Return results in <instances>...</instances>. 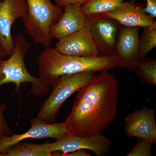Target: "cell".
Masks as SVG:
<instances>
[{
  "instance_id": "obj_14",
  "label": "cell",
  "mask_w": 156,
  "mask_h": 156,
  "mask_svg": "<svg viewBox=\"0 0 156 156\" xmlns=\"http://www.w3.org/2000/svg\"><path fill=\"white\" fill-rule=\"evenodd\" d=\"M61 17L50 30L52 38L59 40L66 37L83 28L88 17L84 14L81 5L70 4L66 6Z\"/></svg>"
},
{
  "instance_id": "obj_6",
  "label": "cell",
  "mask_w": 156,
  "mask_h": 156,
  "mask_svg": "<svg viewBox=\"0 0 156 156\" xmlns=\"http://www.w3.org/2000/svg\"><path fill=\"white\" fill-rule=\"evenodd\" d=\"M112 142L107 136L101 134L90 137H83L67 133L64 136L50 144L51 152H61L58 156H66L80 150H89L98 156L106 155L109 152Z\"/></svg>"
},
{
  "instance_id": "obj_24",
  "label": "cell",
  "mask_w": 156,
  "mask_h": 156,
  "mask_svg": "<svg viewBox=\"0 0 156 156\" xmlns=\"http://www.w3.org/2000/svg\"><path fill=\"white\" fill-rule=\"evenodd\" d=\"M6 57H7L5 53V51L3 50L2 47V45L0 44V58H5Z\"/></svg>"
},
{
  "instance_id": "obj_9",
  "label": "cell",
  "mask_w": 156,
  "mask_h": 156,
  "mask_svg": "<svg viewBox=\"0 0 156 156\" xmlns=\"http://www.w3.org/2000/svg\"><path fill=\"white\" fill-rule=\"evenodd\" d=\"M140 27L120 25L115 45V56L119 68L134 70L139 61Z\"/></svg>"
},
{
  "instance_id": "obj_1",
  "label": "cell",
  "mask_w": 156,
  "mask_h": 156,
  "mask_svg": "<svg viewBox=\"0 0 156 156\" xmlns=\"http://www.w3.org/2000/svg\"><path fill=\"white\" fill-rule=\"evenodd\" d=\"M78 92L71 112L64 121L67 133L83 137L100 134L116 116L119 95L116 78L102 72Z\"/></svg>"
},
{
  "instance_id": "obj_20",
  "label": "cell",
  "mask_w": 156,
  "mask_h": 156,
  "mask_svg": "<svg viewBox=\"0 0 156 156\" xmlns=\"http://www.w3.org/2000/svg\"><path fill=\"white\" fill-rule=\"evenodd\" d=\"M8 106L5 103H0V136H9L14 134L4 115Z\"/></svg>"
},
{
  "instance_id": "obj_16",
  "label": "cell",
  "mask_w": 156,
  "mask_h": 156,
  "mask_svg": "<svg viewBox=\"0 0 156 156\" xmlns=\"http://www.w3.org/2000/svg\"><path fill=\"white\" fill-rule=\"evenodd\" d=\"M126 0H86L81 9L89 18L104 17L113 11Z\"/></svg>"
},
{
  "instance_id": "obj_21",
  "label": "cell",
  "mask_w": 156,
  "mask_h": 156,
  "mask_svg": "<svg viewBox=\"0 0 156 156\" xmlns=\"http://www.w3.org/2000/svg\"><path fill=\"white\" fill-rule=\"evenodd\" d=\"M146 6L144 7V11L150 14L154 18L156 17V0H145Z\"/></svg>"
},
{
  "instance_id": "obj_3",
  "label": "cell",
  "mask_w": 156,
  "mask_h": 156,
  "mask_svg": "<svg viewBox=\"0 0 156 156\" xmlns=\"http://www.w3.org/2000/svg\"><path fill=\"white\" fill-rule=\"evenodd\" d=\"M14 48L8 59L0 58V87L13 83L15 91L19 93L20 85L30 83V92L34 95L44 97L48 94L50 86L46 85L39 77L30 74L26 67L24 58L29 51L30 44L24 37L17 35L14 38Z\"/></svg>"
},
{
  "instance_id": "obj_7",
  "label": "cell",
  "mask_w": 156,
  "mask_h": 156,
  "mask_svg": "<svg viewBox=\"0 0 156 156\" xmlns=\"http://www.w3.org/2000/svg\"><path fill=\"white\" fill-rule=\"evenodd\" d=\"M30 123V128L23 134L0 136V156L11 146L23 140L50 138L57 140L67 133L64 122L48 123L36 118L31 119Z\"/></svg>"
},
{
  "instance_id": "obj_12",
  "label": "cell",
  "mask_w": 156,
  "mask_h": 156,
  "mask_svg": "<svg viewBox=\"0 0 156 156\" xmlns=\"http://www.w3.org/2000/svg\"><path fill=\"white\" fill-rule=\"evenodd\" d=\"M126 135L156 143V124L154 109L144 106L129 114L125 119Z\"/></svg>"
},
{
  "instance_id": "obj_5",
  "label": "cell",
  "mask_w": 156,
  "mask_h": 156,
  "mask_svg": "<svg viewBox=\"0 0 156 156\" xmlns=\"http://www.w3.org/2000/svg\"><path fill=\"white\" fill-rule=\"evenodd\" d=\"M94 73L83 72L62 76L56 79L51 84V93L39 108L37 118L46 123H53L63 104L73 93L88 83Z\"/></svg>"
},
{
  "instance_id": "obj_11",
  "label": "cell",
  "mask_w": 156,
  "mask_h": 156,
  "mask_svg": "<svg viewBox=\"0 0 156 156\" xmlns=\"http://www.w3.org/2000/svg\"><path fill=\"white\" fill-rule=\"evenodd\" d=\"M58 53L76 56H91L99 54L87 22L82 29L58 40L55 45Z\"/></svg>"
},
{
  "instance_id": "obj_13",
  "label": "cell",
  "mask_w": 156,
  "mask_h": 156,
  "mask_svg": "<svg viewBox=\"0 0 156 156\" xmlns=\"http://www.w3.org/2000/svg\"><path fill=\"white\" fill-rule=\"evenodd\" d=\"M144 7L135 1L122 3L113 11L105 16L119 23L120 25L128 27H146L150 25L154 18L144 11Z\"/></svg>"
},
{
  "instance_id": "obj_15",
  "label": "cell",
  "mask_w": 156,
  "mask_h": 156,
  "mask_svg": "<svg viewBox=\"0 0 156 156\" xmlns=\"http://www.w3.org/2000/svg\"><path fill=\"white\" fill-rule=\"evenodd\" d=\"M50 144H39L20 141L9 148L0 156H53L50 151Z\"/></svg>"
},
{
  "instance_id": "obj_10",
  "label": "cell",
  "mask_w": 156,
  "mask_h": 156,
  "mask_svg": "<svg viewBox=\"0 0 156 156\" xmlns=\"http://www.w3.org/2000/svg\"><path fill=\"white\" fill-rule=\"evenodd\" d=\"M93 40L100 55L115 56V45L120 25L109 17H94L88 19Z\"/></svg>"
},
{
  "instance_id": "obj_17",
  "label": "cell",
  "mask_w": 156,
  "mask_h": 156,
  "mask_svg": "<svg viewBox=\"0 0 156 156\" xmlns=\"http://www.w3.org/2000/svg\"><path fill=\"white\" fill-rule=\"evenodd\" d=\"M135 74L143 83L150 85L156 84V58H146L140 59L134 69Z\"/></svg>"
},
{
  "instance_id": "obj_2",
  "label": "cell",
  "mask_w": 156,
  "mask_h": 156,
  "mask_svg": "<svg viewBox=\"0 0 156 156\" xmlns=\"http://www.w3.org/2000/svg\"><path fill=\"white\" fill-rule=\"evenodd\" d=\"M117 64L115 56H68L49 46L45 48L38 58L39 77L50 86L62 76L87 71L102 72L116 67Z\"/></svg>"
},
{
  "instance_id": "obj_18",
  "label": "cell",
  "mask_w": 156,
  "mask_h": 156,
  "mask_svg": "<svg viewBox=\"0 0 156 156\" xmlns=\"http://www.w3.org/2000/svg\"><path fill=\"white\" fill-rule=\"evenodd\" d=\"M143 28L140 38L139 60L146 58L149 52L156 47V21L154 20L150 25Z\"/></svg>"
},
{
  "instance_id": "obj_22",
  "label": "cell",
  "mask_w": 156,
  "mask_h": 156,
  "mask_svg": "<svg viewBox=\"0 0 156 156\" xmlns=\"http://www.w3.org/2000/svg\"><path fill=\"white\" fill-rule=\"evenodd\" d=\"M86 0H54L56 5L62 9L66 6L73 4L82 5Z\"/></svg>"
},
{
  "instance_id": "obj_19",
  "label": "cell",
  "mask_w": 156,
  "mask_h": 156,
  "mask_svg": "<svg viewBox=\"0 0 156 156\" xmlns=\"http://www.w3.org/2000/svg\"><path fill=\"white\" fill-rule=\"evenodd\" d=\"M153 142L147 140L138 138V141L127 156H151V147Z\"/></svg>"
},
{
  "instance_id": "obj_4",
  "label": "cell",
  "mask_w": 156,
  "mask_h": 156,
  "mask_svg": "<svg viewBox=\"0 0 156 156\" xmlns=\"http://www.w3.org/2000/svg\"><path fill=\"white\" fill-rule=\"evenodd\" d=\"M28 8L23 20L26 32L35 44L44 48L51 46L53 38L50 30L63 14L62 9L53 5L50 0H26Z\"/></svg>"
},
{
  "instance_id": "obj_8",
  "label": "cell",
  "mask_w": 156,
  "mask_h": 156,
  "mask_svg": "<svg viewBox=\"0 0 156 156\" xmlns=\"http://www.w3.org/2000/svg\"><path fill=\"white\" fill-rule=\"evenodd\" d=\"M27 12L26 0H0V44L7 57L14 48L12 25L17 19H25Z\"/></svg>"
},
{
  "instance_id": "obj_23",
  "label": "cell",
  "mask_w": 156,
  "mask_h": 156,
  "mask_svg": "<svg viewBox=\"0 0 156 156\" xmlns=\"http://www.w3.org/2000/svg\"><path fill=\"white\" fill-rule=\"evenodd\" d=\"M66 156H90L89 153L87 152L84 150H80L75 151L72 152L68 153Z\"/></svg>"
}]
</instances>
